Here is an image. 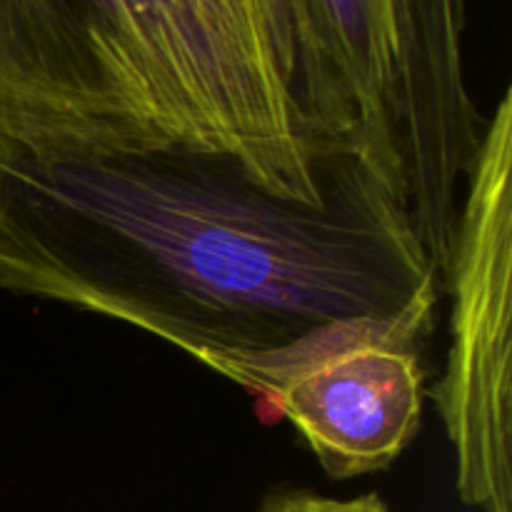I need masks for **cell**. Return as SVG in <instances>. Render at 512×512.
<instances>
[{
  "mask_svg": "<svg viewBox=\"0 0 512 512\" xmlns=\"http://www.w3.org/2000/svg\"><path fill=\"white\" fill-rule=\"evenodd\" d=\"M440 285L365 158L305 203L225 155L0 148V290L145 330L263 400L310 350Z\"/></svg>",
  "mask_w": 512,
  "mask_h": 512,
  "instance_id": "cell-1",
  "label": "cell"
},
{
  "mask_svg": "<svg viewBox=\"0 0 512 512\" xmlns=\"http://www.w3.org/2000/svg\"><path fill=\"white\" fill-rule=\"evenodd\" d=\"M0 148L225 155L305 203L363 155L305 0H0Z\"/></svg>",
  "mask_w": 512,
  "mask_h": 512,
  "instance_id": "cell-2",
  "label": "cell"
},
{
  "mask_svg": "<svg viewBox=\"0 0 512 512\" xmlns=\"http://www.w3.org/2000/svg\"><path fill=\"white\" fill-rule=\"evenodd\" d=\"M308 10L360 150L443 275L488 125L463 45L445 38L423 0H308Z\"/></svg>",
  "mask_w": 512,
  "mask_h": 512,
  "instance_id": "cell-3",
  "label": "cell"
},
{
  "mask_svg": "<svg viewBox=\"0 0 512 512\" xmlns=\"http://www.w3.org/2000/svg\"><path fill=\"white\" fill-rule=\"evenodd\" d=\"M512 93L485 125L443 280L450 350L433 390L468 508L512 512Z\"/></svg>",
  "mask_w": 512,
  "mask_h": 512,
  "instance_id": "cell-4",
  "label": "cell"
},
{
  "mask_svg": "<svg viewBox=\"0 0 512 512\" xmlns=\"http://www.w3.org/2000/svg\"><path fill=\"white\" fill-rule=\"evenodd\" d=\"M438 303L350 325L275 383L268 403L288 418L333 480L388 470L415 443L425 413V340Z\"/></svg>",
  "mask_w": 512,
  "mask_h": 512,
  "instance_id": "cell-5",
  "label": "cell"
},
{
  "mask_svg": "<svg viewBox=\"0 0 512 512\" xmlns=\"http://www.w3.org/2000/svg\"><path fill=\"white\" fill-rule=\"evenodd\" d=\"M258 512H393L378 493L330 498L308 488H278L260 500Z\"/></svg>",
  "mask_w": 512,
  "mask_h": 512,
  "instance_id": "cell-6",
  "label": "cell"
},
{
  "mask_svg": "<svg viewBox=\"0 0 512 512\" xmlns=\"http://www.w3.org/2000/svg\"><path fill=\"white\" fill-rule=\"evenodd\" d=\"M435 25L448 35L453 43H465L468 28V0H423Z\"/></svg>",
  "mask_w": 512,
  "mask_h": 512,
  "instance_id": "cell-7",
  "label": "cell"
}]
</instances>
